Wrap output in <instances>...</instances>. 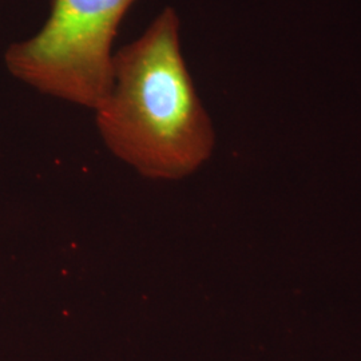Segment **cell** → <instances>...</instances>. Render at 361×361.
<instances>
[{"instance_id": "6da1fadb", "label": "cell", "mask_w": 361, "mask_h": 361, "mask_svg": "<svg viewBox=\"0 0 361 361\" xmlns=\"http://www.w3.org/2000/svg\"><path fill=\"white\" fill-rule=\"evenodd\" d=\"M92 111L109 152L146 178L182 180L210 158L214 130L182 55L174 8L116 50L111 87Z\"/></svg>"}, {"instance_id": "7a4b0ae2", "label": "cell", "mask_w": 361, "mask_h": 361, "mask_svg": "<svg viewBox=\"0 0 361 361\" xmlns=\"http://www.w3.org/2000/svg\"><path fill=\"white\" fill-rule=\"evenodd\" d=\"M135 1L52 0L38 32L6 50V68L40 94L94 110L111 87L113 44Z\"/></svg>"}]
</instances>
